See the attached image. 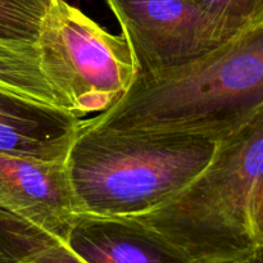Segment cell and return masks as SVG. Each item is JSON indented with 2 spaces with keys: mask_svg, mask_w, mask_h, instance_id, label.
<instances>
[{
  "mask_svg": "<svg viewBox=\"0 0 263 263\" xmlns=\"http://www.w3.org/2000/svg\"><path fill=\"white\" fill-rule=\"evenodd\" d=\"M263 116V23L198 58L139 71L87 128L218 144Z\"/></svg>",
  "mask_w": 263,
  "mask_h": 263,
  "instance_id": "obj_1",
  "label": "cell"
},
{
  "mask_svg": "<svg viewBox=\"0 0 263 263\" xmlns=\"http://www.w3.org/2000/svg\"><path fill=\"white\" fill-rule=\"evenodd\" d=\"M122 220L184 263H254L263 254V116L216 145L192 181Z\"/></svg>",
  "mask_w": 263,
  "mask_h": 263,
  "instance_id": "obj_2",
  "label": "cell"
},
{
  "mask_svg": "<svg viewBox=\"0 0 263 263\" xmlns=\"http://www.w3.org/2000/svg\"><path fill=\"white\" fill-rule=\"evenodd\" d=\"M217 144L82 126L66 158L77 216L123 217L154 207L207 167Z\"/></svg>",
  "mask_w": 263,
  "mask_h": 263,
  "instance_id": "obj_3",
  "label": "cell"
},
{
  "mask_svg": "<svg viewBox=\"0 0 263 263\" xmlns=\"http://www.w3.org/2000/svg\"><path fill=\"white\" fill-rule=\"evenodd\" d=\"M35 43L45 79L81 118L112 107L138 74L125 35L109 32L66 0H51Z\"/></svg>",
  "mask_w": 263,
  "mask_h": 263,
  "instance_id": "obj_4",
  "label": "cell"
},
{
  "mask_svg": "<svg viewBox=\"0 0 263 263\" xmlns=\"http://www.w3.org/2000/svg\"><path fill=\"white\" fill-rule=\"evenodd\" d=\"M105 2L130 44L139 71L177 66L226 43L193 0Z\"/></svg>",
  "mask_w": 263,
  "mask_h": 263,
  "instance_id": "obj_5",
  "label": "cell"
},
{
  "mask_svg": "<svg viewBox=\"0 0 263 263\" xmlns=\"http://www.w3.org/2000/svg\"><path fill=\"white\" fill-rule=\"evenodd\" d=\"M0 213L67 241L77 210L66 161L0 153Z\"/></svg>",
  "mask_w": 263,
  "mask_h": 263,
  "instance_id": "obj_6",
  "label": "cell"
},
{
  "mask_svg": "<svg viewBox=\"0 0 263 263\" xmlns=\"http://www.w3.org/2000/svg\"><path fill=\"white\" fill-rule=\"evenodd\" d=\"M82 120L0 87V153L66 161Z\"/></svg>",
  "mask_w": 263,
  "mask_h": 263,
  "instance_id": "obj_7",
  "label": "cell"
},
{
  "mask_svg": "<svg viewBox=\"0 0 263 263\" xmlns=\"http://www.w3.org/2000/svg\"><path fill=\"white\" fill-rule=\"evenodd\" d=\"M66 243L85 263H184L118 217L79 215Z\"/></svg>",
  "mask_w": 263,
  "mask_h": 263,
  "instance_id": "obj_8",
  "label": "cell"
},
{
  "mask_svg": "<svg viewBox=\"0 0 263 263\" xmlns=\"http://www.w3.org/2000/svg\"><path fill=\"white\" fill-rule=\"evenodd\" d=\"M0 87L26 99L67 109L41 71L35 41L0 37Z\"/></svg>",
  "mask_w": 263,
  "mask_h": 263,
  "instance_id": "obj_9",
  "label": "cell"
},
{
  "mask_svg": "<svg viewBox=\"0 0 263 263\" xmlns=\"http://www.w3.org/2000/svg\"><path fill=\"white\" fill-rule=\"evenodd\" d=\"M0 263H85L66 241L0 215Z\"/></svg>",
  "mask_w": 263,
  "mask_h": 263,
  "instance_id": "obj_10",
  "label": "cell"
},
{
  "mask_svg": "<svg viewBox=\"0 0 263 263\" xmlns=\"http://www.w3.org/2000/svg\"><path fill=\"white\" fill-rule=\"evenodd\" d=\"M223 41L263 23V0H193Z\"/></svg>",
  "mask_w": 263,
  "mask_h": 263,
  "instance_id": "obj_11",
  "label": "cell"
},
{
  "mask_svg": "<svg viewBox=\"0 0 263 263\" xmlns=\"http://www.w3.org/2000/svg\"><path fill=\"white\" fill-rule=\"evenodd\" d=\"M41 18L22 5L0 0V37L35 41Z\"/></svg>",
  "mask_w": 263,
  "mask_h": 263,
  "instance_id": "obj_12",
  "label": "cell"
},
{
  "mask_svg": "<svg viewBox=\"0 0 263 263\" xmlns=\"http://www.w3.org/2000/svg\"><path fill=\"white\" fill-rule=\"evenodd\" d=\"M9 2L22 5V7L27 8V9L32 10V12L37 13L43 17L44 13L46 12L48 7L50 5L51 0H9Z\"/></svg>",
  "mask_w": 263,
  "mask_h": 263,
  "instance_id": "obj_13",
  "label": "cell"
},
{
  "mask_svg": "<svg viewBox=\"0 0 263 263\" xmlns=\"http://www.w3.org/2000/svg\"><path fill=\"white\" fill-rule=\"evenodd\" d=\"M254 263H262V262H254Z\"/></svg>",
  "mask_w": 263,
  "mask_h": 263,
  "instance_id": "obj_14",
  "label": "cell"
}]
</instances>
